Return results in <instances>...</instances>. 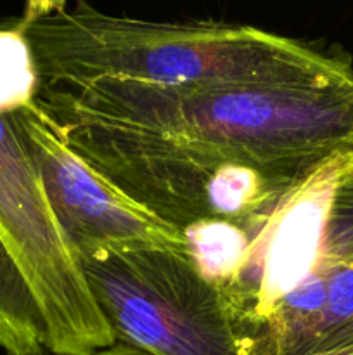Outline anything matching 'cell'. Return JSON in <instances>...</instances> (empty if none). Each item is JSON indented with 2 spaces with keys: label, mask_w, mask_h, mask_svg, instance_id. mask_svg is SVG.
Segmentation results:
<instances>
[{
  "label": "cell",
  "mask_w": 353,
  "mask_h": 355,
  "mask_svg": "<svg viewBox=\"0 0 353 355\" xmlns=\"http://www.w3.org/2000/svg\"><path fill=\"white\" fill-rule=\"evenodd\" d=\"M33 103L93 172L179 231L244 224L353 151V69L210 90L37 80Z\"/></svg>",
  "instance_id": "1"
},
{
  "label": "cell",
  "mask_w": 353,
  "mask_h": 355,
  "mask_svg": "<svg viewBox=\"0 0 353 355\" xmlns=\"http://www.w3.org/2000/svg\"><path fill=\"white\" fill-rule=\"evenodd\" d=\"M217 291L239 355H314L353 343V151L263 214Z\"/></svg>",
  "instance_id": "2"
},
{
  "label": "cell",
  "mask_w": 353,
  "mask_h": 355,
  "mask_svg": "<svg viewBox=\"0 0 353 355\" xmlns=\"http://www.w3.org/2000/svg\"><path fill=\"white\" fill-rule=\"evenodd\" d=\"M14 24L42 82L121 78L210 90L332 78L353 69L346 58L255 26L145 21L85 2H30Z\"/></svg>",
  "instance_id": "3"
},
{
  "label": "cell",
  "mask_w": 353,
  "mask_h": 355,
  "mask_svg": "<svg viewBox=\"0 0 353 355\" xmlns=\"http://www.w3.org/2000/svg\"><path fill=\"white\" fill-rule=\"evenodd\" d=\"M12 113L0 106V349L7 355H97L116 338Z\"/></svg>",
  "instance_id": "4"
},
{
  "label": "cell",
  "mask_w": 353,
  "mask_h": 355,
  "mask_svg": "<svg viewBox=\"0 0 353 355\" xmlns=\"http://www.w3.org/2000/svg\"><path fill=\"white\" fill-rule=\"evenodd\" d=\"M75 252L118 345L145 355H239L220 295L189 255L118 245Z\"/></svg>",
  "instance_id": "5"
},
{
  "label": "cell",
  "mask_w": 353,
  "mask_h": 355,
  "mask_svg": "<svg viewBox=\"0 0 353 355\" xmlns=\"http://www.w3.org/2000/svg\"><path fill=\"white\" fill-rule=\"evenodd\" d=\"M12 116L52 211L73 248L145 246L187 255L182 231L156 218L93 172L68 148L33 99Z\"/></svg>",
  "instance_id": "6"
},
{
  "label": "cell",
  "mask_w": 353,
  "mask_h": 355,
  "mask_svg": "<svg viewBox=\"0 0 353 355\" xmlns=\"http://www.w3.org/2000/svg\"><path fill=\"white\" fill-rule=\"evenodd\" d=\"M97 355H145L138 350L130 349V347H125V345H114L111 347L109 350H104V352L97 354ZM314 355H353V343L350 345L341 347V349H334V350H329V352H322V354H314Z\"/></svg>",
  "instance_id": "7"
},
{
  "label": "cell",
  "mask_w": 353,
  "mask_h": 355,
  "mask_svg": "<svg viewBox=\"0 0 353 355\" xmlns=\"http://www.w3.org/2000/svg\"><path fill=\"white\" fill-rule=\"evenodd\" d=\"M33 355H52V354H48V352H40V354H33Z\"/></svg>",
  "instance_id": "8"
}]
</instances>
